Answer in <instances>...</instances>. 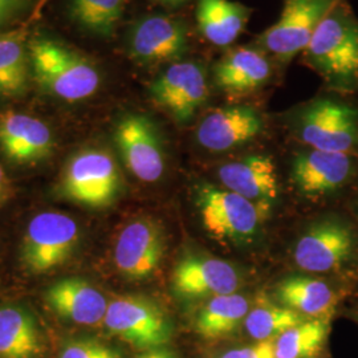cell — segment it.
Instances as JSON below:
<instances>
[{
  "label": "cell",
  "instance_id": "cell-1",
  "mask_svg": "<svg viewBox=\"0 0 358 358\" xmlns=\"http://www.w3.org/2000/svg\"><path fill=\"white\" fill-rule=\"evenodd\" d=\"M301 56L327 90L358 92V17L346 0H338L322 19Z\"/></svg>",
  "mask_w": 358,
  "mask_h": 358
},
{
  "label": "cell",
  "instance_id": "cell-2",
  "mask_svg": "<svg viewBox=\"0 0 358 358\" xmlns=\"http://www.w3.org/2000/svg\"><path fill=\"white\" fill-rule=\"evenodd\" d=\"M28 50L38 87L53 97L77 103L100 88L101 75L96 65L73 50L50 38L34 40Z\"/></svg>",
  "mask_w": 358,
  "mask_h": 358
},
{
  "label": "cell",
  "instance_id": "cell-3",
  "mask_svg": "<svg viewBox=\"0 0 358 358\" xmlns=\"http://www.w3.org/2000/svg\"><path fill=\"white\" fill-rule=\"evenodd\" d=\"M294 129L310 149L358 153V109L336 97H317L296 115Z\"/></svg>",
  "mask_w": 358,
  "mask_h": 358
},
{
  "label": "cell",
  "instance_id": "cell-4",
  "mask_svg": "<svg viewBox=\"0 0 358 358\" xmlns=\"http://www.w3.org/2000/svg\"><path fill=\"white\" fill-rule=\"evenodd\" d=\"M78 243L80 227L73 217L59 211H44L27 224L20 262L32 275L50 273L68 263Z\"/></svg>",
  "mask_w": 358,
  "mask_h": 358
},
{
  "label": "cell",
  "instance_id": "cell-5",
  "mask_svg": "<svg viewBox=\"0 0 358 358\" xmlns=\"http://www.w3.org/2000/svg\"><path fill=\"white\" fill-rule=\"evenodd\" d=\"M121 190V176L112 154L103 149L80 150L66 162L57 192L77 205L101 208Z\"/></svg>",
  "mask_w": 358,
  "mask_h": 358
},
{
  "label": "cell",
  "instance_id": "cell-6",
  "mask_svg": "<svg viewBox=\"0 0 358 358\" xmlns=\"http://www.w3.org/2000/svg\"><path fill=\"white\" fill-rule=\"evenodd\" d=\"M338 0H282V13L275 24L254 40L272 62L288 65L306 51L322 19Z\"/></svg>",
  "mask_w": 358,
  "mask_h": 358
},
{
  "label": "cell",
  "instance_id": "cell-7",
  "mask_svg": "<svg viewBox=\"0 0 358 358\" xmlns=\"http://www.w3.org/2000/svg\"><path fill=\"white\" fill-rule=\"evenodd\" d=\"M103 324L112 334L142 352L164 348L174 332L165 309L138 294L118 296L109 301Z\"/></svg>",
  "mask_w": 358,
  "mask_h": 358
},
{
  "label": "cell",
  "instance_id": "cell-8",
  "mask_svg": "<svg viewBox=\"0 0 358 358\" xmlns=\"http://www.w3.org/2000/svg\"><path fill=\"white\" fill-rule=\"evenodd\" d=\"M196 207L206 231L223 243H250L260 227L262 213L257 205L227 189L201 185Z\"/></svg>",
  "mask_w": 358,
  "mask_h": 358
},
{
  "label": "cell",
  "instance_id": "cell-9",
  "mask_svg": "<svg viewBox=\"0 0 358 358\" xmlns=\"http://www.w3.org/2000/svg\"><path fill=\"white\" fill-rule=\"evenodd\" d=\"M208 73L196 60H179L167 65L149 85L153 103L165 110L179 125L192 122L208 94Z\"/></svg>",
  "mask_w": 358,
  "mask_h": 358
},
{
  "label": "cell",
  "instance_id": "cell-10",
  "mask_svg": "<svg viewBox=\"0 0 358 358\" xmlns=\"http://www.w3.org/2000/svg\"><path fill=\"white\" fill-rule=\"evenodd\" d=\"M113 140L124 165L136 178L153 183L164 176V145L157 127L148 115H122L115 124Z\"/></svg>",
  "mask_w": 358,
  "mask_h": 358
},
{
  "label": "cell",
  "instance_id": "cell-11",
  "mask_svg": "<svg viewBox=\"0 0 358 358\" xmlns=\"http://www.w3.org/2000/svg\"><path fill=\"white\" fill-rule=\"evenodd\" d=\"M130 57L142 65L173 64L189 50V31L179 19L149 15L140 19L128 36Z\"/></svg>",
  "mask_w": 358,
  "mask_h": 358
},
{
  "label": "cell",
  "instance_id": "cell-12",
  "mask_svg": "<svg viewBox=\"0 0 358 358\" xmlns=\"http://www.w3.org/2000/svg\"><path fill=\"white\" fill-rule=\"evenodd\" d=\"M356 235L338 219H325L310 226L294 245L296 264L307 272L325 273L343 267L356 251Z\"/></svg>",
  "mask_w": 358,
  "mask_h": 358
},
{
  "label": "cell",
  "instance_id": "cell-13",
  "mask_svg": "<svg viewBox=\"0 0 358 358\" xmlns=\"http://www.w3.org/2000/svg\"><path fill=\"white\" fill-rule=\"evenodd\" d=\"M165 247L164 231L155 220L134 219L121 230L115 241V268L131 282L148 280L159 267Z\"/></svg>",
  "mask_w": 358,
  "mask_h": 358
},
{
  "label": "cell",
  "instance_id": "cell-14",
  "mask_svg": "<svg viewBox=\"0 0 358 358\" xmlns=\"http://www.w3.org/2000/svg\"><path fill=\"white\" fill-rule=\"evenodd\" d=\"M356 170L357 155L310 149L294 157L292 179L304 195L317 198L341 190Z\"/></svg>",
  "mask_w": 358,
  "mask_h": 358
},
{
  "label": "cell",
  "instance_id": "cell-15",
  "mask_svg": "<svg viewBox=\"0 0 358 358\" xmlns=\"http://www.w3.org/2000/svg\"><path fill=\"white\" fill-rule=\"evenodd\" d=\"M0 150L15 165L32 166L51 157L55 137L36 117L6 110L0 113Z\"/></svg>",
  "mask_w": 358,
  "mask_h": 358
},
{
  "label": "cell",
  "instance_id": "cell-16",
  "mask_svg": "<svg viewBox=\"0 0 358 358\" xmlns=\"http://www.w3.org/2000/svg\"><path fill=\"white\" fill-rule=\"evenodd\" d=\"M264 129L255 108L230 105L211 110L196 128V141L208 152L222 153L252 141Z\"/></svg>",
  "mask_w": 358,
  "mask_h": 358
},
{
  "label": "cell",
  "instance_id": "cell-17",
  "mask_svg": "<svg viewBox=\"0 0 358 358\" xmlns=\"http://www.w3.org/2000/svg\"><path fill=\"white\" fill-rule=\"evenodd\" d=\"M239 287L241 276L236 268L215 257L185 256L173 272V288L186 299L235 294Z\"/></svg>",
  "mask_w": 358,
  "mask_h": 358
},
{
  "label": "cell",
  "instance_id": "cell-18",
  "mask_svg": "<svg viewBox=\"0 0 358 358\" xmlns=\"http://www.w3.org/2000/svg\"><path fill=\"white\" fill-rule=\"evenodd\" d=\"M272 59L254 44L230 50L213 66L217 90L229 96H247L264 88L273 75Z\"/></svg>",
  "mask_w": 358,
  "mask_h": 358
},
{
  "label": "cell",
  "instance_id": "cell-19",
  "mask_svg": "<svg viewBox=\"0 0 358 358\" xmlns=\"http://www.w3.org/2000/svg\"><path fill=\"white\" fill-rule=\"evenodd\" d=\"M217 177L224 189L257 203L259 208L271 205L279 195L276 166L268 155L254 154L224 164Z\"/></svg>",
  "mask_w": 358,
  "mask_h": 358
},
{
  "label": "cell",
  "instance_id": "cell-20",
  "mask_svg": "<svg viewBox=\"0 0 358 358\" xmlns=\"http://www.w3.org/2000/svg\"><path fill=\"white\" fill-rule=\"evenodd\" d=\"M45 303L59 317L80 327L103 322L109 306L103 292L81 278L53 282L45 291Z\"/></svg>",
  "mask_w": 358,
  "mask_h": 358
},
{
  "label": "cell",
  "instance_id": "cell-21",
  "mask_svg": "<svg viewBox=\"0 0 358 358\" xmlns=\"http://www.w3.org/2000/svg\"><path fill=\"white\" fill-rule=\"evenodd\" d=\"M48 338L26 307L0 306V358H47Z\"/></svg>",
  "mask_w": 358,
  "mask_h": 358
},
{
  "label": "cell",
  "instance_id": "cell-22",
  "mask_svg": "<svg viewBox=\"0 0 358 358\" xmlns=\"http://www.w3.org/2000/svg\"><path fill=\"white\" fill-rule=\"evenodd\" d=\"M252 8L234 0H196V27L217 48H229L242 36Z\"/></svg>",
  "mask_w": 358,
  "mask_h": 358
},
{
  "label": "cell",
  "instance_id": "cell-23",
  "mask_svg": "<svg viewBox=\"0 0 358 358\" xmlns=\"http://www.w3.org/2000/svg\"><path fill=\"white\" fill-rule=\"evenodd\" d=\"M276 296L284 307L300 313L306 319H324L331 315L337 294L324 280L308 276H289L279 282Z\"/></svg>",
  "mask_w": 358,
  "mask_h": 358
},
{
  "label": "cell",
  "instance_id": "cell-24",
  "mask_svg": "<svg viewBox=\"0 0 358 358\" xmlns=\"http://www.w3.org/2000/svg\"><path fill=\"white\" fill-rule=\"evenodd\" d=\"M250 312L243 294H230L213 297L196 316L195 329L206 340H217L235 332Z\"/></svg>",
  "mask_w": 358,
  "mask_h": 358
},
{
  "label": "cell",
  "instance_id": "cell-25",
  "mask_svg": "<svg viewBox=\"0 0 358 358\" xmlns=\"http://www.w3.org/2000/svg\"><path fill=\"white\" fill-rule=\"evenodd\" d=\"M29 50L22 32L0 35V96L19 97L26 93L29 77Z\"/></svg>",
  "mask_w": 358,
  "mask_h": 358
},
{
  "label": "cell",
  "instance_id": "cell-26",
  "mask_svg": "<svg viewBox=\"0 0 358 358\" xmlns=\"http://www.w3.org/2000/svg\"><path fill=\"white\" fill-rule=\"evenodd\" d=\"M127 0H69L75 23L100 38H110L125 13Z\"/></svg>",
  "mask_w": 358,
  "mask_h": 358
},
{
  "label": "cell",
  "instance_id": "cell-27",
  "mask_svg": "<svg viewBox=\"0 0 358 358\" xmlns=\"http://www.w3.org/2000/svg\"><path fill=\"white\" fill-rule=\"evenodd\" d=\"M329 322L309 319L289 328L275 340V358H310L325 345Z\"/></svg>",
  "mask_w": 358,
  "mask_h": 358
},
{
  "label": "cell",
  "instance_id": "cell-28",
  "mask_svg": "<svg viewBox=\"0 0 358 358\" xmlns=\"http://www.w3.org/2000/svg\"><path fill=\"white\" fill-rule=\"evenodd\" d=\"M304 320H307L304 316L289 308L263 304L250 309L244 325L245 331L254 340L267 341L278 338L285 331Z\"/></svg>",
  "mask_w": 358,
  "mask_h": 358
},
{
  "label": "cell",
  "instance_id": "cell-29",
  "mask_svg": "<svg viewBox=\"0 0 358 358\" xmlns=\"http://www.w3.org/2000/svg\"><path fill=\"white\" fill-rule=\"evenodd\" d=\"M56 358H122V355L99 338L73 337L65 341Z\"/></svg>",
  "mask_w": 358,
  "mask_h": 358
},
{
  "label": "cell",
  "instance_id": "cell-30",
  "mask_svg": "<svg viewBox=\"0 0 358 358\" xmlns=\"http://www.w3.org/2000/svg\"><path fill=\"white\" fill-rule=\"evenodd\" d=\"M219 358H275V340L259 341L254 345L231 349Z\"/></svg>",
  "mask_w": 358,
  "mask_h": 358
},
{
  "label": "cell",
  "instance_id": "cell-31",
  "mask_svg": "<svg viewBox=\"0 0 358 358\" xmlns=\"http://www.w3.org/2000/svg\"><path fill=\"white\" fill-rule=\"evenodd\" d=\"M29 1L31 0H0V28L23 13Z\"/></svg>",
  "mask_w": 358,
  "mask_h": 358
},
{
  "label": "cell",
  "instance_id": "cell-32",
  "mask_svg": "<svg viewBox=\"0 0 358 358\" xmlns=\"http://www.w3.org/2000/svg\"><path fill=\"white\" fill-rule=\"evenodd\" d=\"M13 194L11 180L7 177L4 169L0 165V205L4 203Z\"/></svg>",
  "mask_w": 358,
  "mask_h": 358
},
{
  "label": "cell",
  "instance_id": "cell-33",
  "mask_svg": "<svg viewBox=\"0 0 358 358\" xmlns=\"http://www.w3.org/2000/svg\"><path fill=\"white\" fill-rule=\"evenodd\" d=\"M136 358H178V356L176 355V352L164 346V348H157L152 350H145Z\"/></svg>",
  "mask_w": 358,
  "mask_h": 358
},
{
  "label": "cell",
  "instance_id": "cell-34",
  "mask_svg": "<svg viewBox=\"0 0 358 358\" xmlns=\"http://www.w3.org/2000/svg\"><path fill=\"white\" fill-rule=\"evenodd\" d=\"M157 3H159V4H162V6H165V7H171V8H174V7H179V6H183L185 3H187L189 0H155Z\"/></svg>",
  "mask_w": 358,
  "mask_h": 358
}]
</instances>
